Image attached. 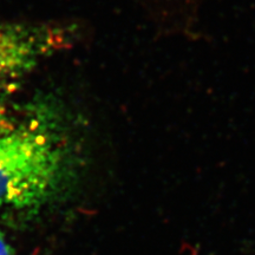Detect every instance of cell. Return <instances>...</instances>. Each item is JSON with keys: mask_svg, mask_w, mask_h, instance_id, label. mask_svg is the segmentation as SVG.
<instances>
[{"mask_svg": "<svg viewBox=\"0 0 255 255\" xmlns=\"http://www.w3.org/2000/svg\"><path fill=\"white\" fill-rule=\"evenodd\" d=\"M0 255H14L11 246L5 240V238L2 237L1 233H0Z\"/></svg>", "mask_w": 255, "mask_h": 255, "instance_id": "obj_5", "label": "cell"}, {"mask_svg": "<svg viewBox=\"0 0 255 255\" xmlns=\"http://www.w3.org/2000/svg\"><path fill=\"white\" fill-rule=\"evenodd\" d=\"M77 146L49 119L30 114L0 138V210L39 208L71 182Z\"/></svg>", "mask_w": 255, "mask_h": 255, "instance_id": "obj_1", "label": "cell"}, {"mask_svg": "<svg viewBox=\"0 0 255 255\" xmlns=\"http://www.w3.org/2000/svg\"><path fill=\"white\" fill-rule=\"evenodd\" d=\"M162 37L196 38L205 0H131Z\"/></svg>", "mask_w": 255, "mask_h": 255, "instance_id": "obj_3", "label": "cell"}, {"mask_svg": "<svg viewBox=\"0 0 255 255\" xmlns=\"http://www.w3.org/2000/svg\"><path fill=\"white\" fill-rule=\"evenodd\" d=\"M77 26L0 21V95L17 89L41 63L75 44Z\"/></svg>", "mask_w": 255, "mask_h": 255, "instance_id": "obj_2", "label": "cell"}, {"mask_svg": "<svg viewBox=\"0 0 255 255\" xmlns=\"http://www.w3.org/2000/svg\"><path fill=\"white\" fill-rule=\"evenodd\" d=\"M28 115L30 114H24L17 105L0 101V138L18 129Z\"/></svg>", "mask_w": 255, "mask_h": 255, "instance_id": "obj_4", "label": "cell"}]
</instances>
